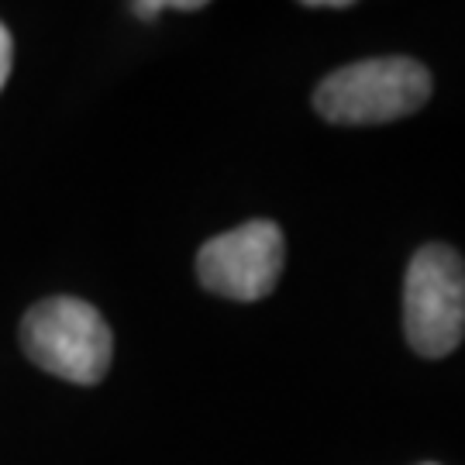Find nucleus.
<instances>
[{
	"mask_svg": "<svg viewBox=\"0 0 465 465\" xmlns=\"http://www.w3.org/2000/svg\"><path fill=\"white\" fill-rule=\"evenodd\" d=\"M11 63H15V45H11V32L0 25V90L11 76Z\"/></svg>",
	"mask_w": 465,
	"mask_h": 465,
	"instance_id": "nucleus-5",
	"label": "nucleus"
},
{
	"mask_svg": "<svg viewBox=\"0 0 465 465\" xmlns=\"http://www.w3.org/2000/svg\"><path fill=\"white\" fill-rule=\"evenodd\" d=\"M403 331L417 355L445 359L465 338V262L451 245L414 252L403 280Z\"/></svg>",
	"mask_w": 465,
	"mask_h": 465,
	"instance_id": "nucleus-3",
	"label": "nucleus"
},
{
	"mask_svg": "<svg viewBox=\"0 0 465 465\" xmlns=\"http://www.w3.org/2000/svg\"><path fill=\"white\" fill-rule=\"evenodd\" d=\"M132 11L142 17V21H155V17L163 15V11H169V4H166V0H152V4H132Z\"/></svg>",
	"mask_w": 465,
	"mask_h": 465,
	"instance_id": "nucleus-6",
	"label": "nucleus"
},
{
	"mask_svg": "<svg viewBox=\"0 0 465 465\" xmlns=\"http://www.w3.org/2000/svg\"><path fill=\"white\" fill-rule=\"evenodd\" d=\"M431 97V73L411 55H380L334 69L314 90L317 114L331 124H386L420 111Z\"/></svg>",
	"mask_w": 465,
	"mask_h": 465,
	"instance_id": "nucleus-1",
	"label": "nucleus"
},
{
	"mask_svg": "<svg viewBox=\"0 0 465 465\" xmlns=\"http://www.w3.org/2000/svg\"><path fill=\"white\" fill-rule=\"evenodd\" d=\"M25 355L38 369L66 382H100L114 359V334L94 303L49 297L35 303L21 324Z\"/></svg>",
	"mask_w": 465,
	"mask_h": 465,
	"instance_id": "nucleus-2",
	"label": "nucleus"
},
{
	"mask_svg": "<svg viewBox=\"0 0 465 465\" xmlns=\"http://www.w3.org/2000/svg\"><path fill=\"white\" fill-rule=\"evenodd\" d=\"M286 259L280 224L272 221H249L242 228L211 238L197 252L200 282L228 300H262L276 290Z\"/></svg>",
	"mask_w": 465,
	"mask_h": 465,
	"instance_id": "nucleus-4",
	"label": "nucleus"
},
{
	"mask_svg": "<svg viewBox=\"0 0 465 465\" xmlns=\"http://www.w3.org/2000/svg\"><path fill=\"white\" fill-rule=\"evenodd\" d=\"M428 465H431V462H428Z\"/></svg>",
	"mask_w": 465,
	"mask_h": 465,
	"instance_id": "nucleus-8",
	"label": "nucleus"
},
{
	"mask_svg": "<svg viewBox=\"0 0 465 465\" xmlns=\"http://www.w3.org/2000/svg\"><path fill=\"white\" fill-rule=\"evenodd\" d=\"M307 7H331V11H341V7H351V0H307Z\"/></svg>",
	"mask_w": 465,
	"mask_h": 465,
	"instance_id": "nucleus-7",
	"label": "nucleus"
}]
</instances>
